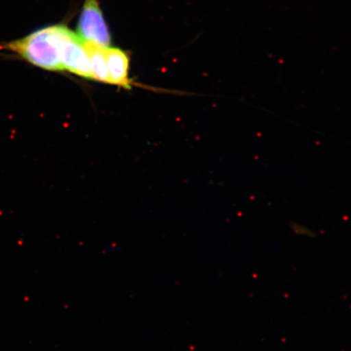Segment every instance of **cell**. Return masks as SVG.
<instances>
[{
  "mask_svg": "<svg viewBox=\"0 0 351 351\" xmlns=\"http://www.w3.org/2000/svg\"><path fill=\"white\" fill-rule=\"evenodd\" d=\"M64 25H51L36 30L19 40L6 43L0 49L12 52L26 62L47 71H64V43L70 34Z\"/></svg>",
  "mask_w": 351,
  "mask_h": 351,
  "instance_id": "cell-1",
  "label": "cell"
},
{
  "mask_svg": "<svg viewBox=\"0 0 351 351\" xmlns=\"http://www.w3.org/2000/svg\"><path fill=\"white\" fill-rule=\"evenodd\" d=\"M78 35L83 41L109 47L111 35L98 0H85L78 21Z\"/></svg>",
  "mask_w": 351,
  "mask_h": 351,
  "instance_id": "cell-2",
  "label": "cell"
},
{
  "mask_svg": "<svg viewBox=\"0 0 351 351\" xmlns=\"http://www.w3.org/2000/svg\"><path fill=\"white\" fill-rule=\"evenodd\" d=\"M64 71L87 79L92 78L89 56L84 41L75 33H72L64 43L62 52Z\"/></svg>",
  "mask_w": 351,
  "mask_h": 351,
  "instance_id": "cell-3",
  "label": "cell"
},
{
  "mask_svg": "<svg viewBox=\"0 0 351 351\" xmlns=\"http://www.w3.org/2000/svg\"><path fill=\"white\" fill-rule=\"evenodd\" d=\"M112 85H117L130 89L129 79L130 57L118 48L106 47L104 49Z\"/></svg>",
  "mask_w": 351,
  "mask_h": 351,
  "instance_id": "cell-4",
  "label": "cell"
},
{
  "mask_svg": "<svg viewBox=\"0 0 351 351\" xmlns=\"http://www.w3.org/2000/svg\"><path fill=\"white\" fill-rule=\"evenodd\" d=\"M88 56H89L92 78L95 80L112 84L105 57V48L92 43L84 42Z\"/></svg>",
  "mask_w": 351,
  "mask_h": 351,
  "instance_id": "cell-5",
  "label": "cell"
}]
</instances>
